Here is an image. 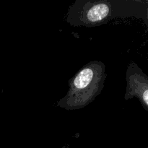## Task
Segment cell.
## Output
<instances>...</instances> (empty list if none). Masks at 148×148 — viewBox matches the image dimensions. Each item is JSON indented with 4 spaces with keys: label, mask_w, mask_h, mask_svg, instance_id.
Masks as SVG:
<instances>
[{
    "label": "cell",
    "mask_w": 148,
    "mask_h": 148,
    "mask_svg": "<svg viewBox=\"0 0 148 148\" xmlns=\"http://www.w3.org/2000/svg\"><path fill=\"white\" fill-rule=\"evenodd\" d=\"M127 4L121 0H76L68 10L66 21L72 26L101 25L127 16Z\"/></svg>",
    "instance_id": "2"
},
{
    "label": "cell",
    "mask_w": 148,
    "mask_h": 148,
    "mask_svg": "<svg viewBox=\"0 0 148 148\" xmlns=\"http://www.w3.org/2000/svg\"><path fill=\"white\" fill-rule=\"evenodd\" d=\"M62 148H68V147H67V146H66V145H64L63 147H62Z\"/></svg>",
    "instance_id": "4"
},
{
    "label": "cell",
    "mask_w": 148,
    "mask_h": 148,
    "mask_svg": "<svg viewBox=\"0 0 148 148\" xmlns=\"http://www.w3.org/2000/svg\"><path fill=\"white\" fill-rule=\"evenodd\" d=\"M126 101L137 98L143 108L148 111V76L134 62L127 66L126 72Z\"/></svg>",
    "instance_id": "3"
},
{
    "label": "cell",
    "mask_w": 148,
    "mask_h": 148,
    "mask_svg": "<svg viewBox=\"0 0 148 148\" xmlns=\"http://www.w3.org/2000/svg\"><path fill=\"white\" fill-rule=\"evenodd\" d=\"M106 74L103 62L92 61L82 66L69 81V90L56 106L68 111L85 108L101 94Z\"/></svg>",
    "instance_id": "1"
}]
</instances>
